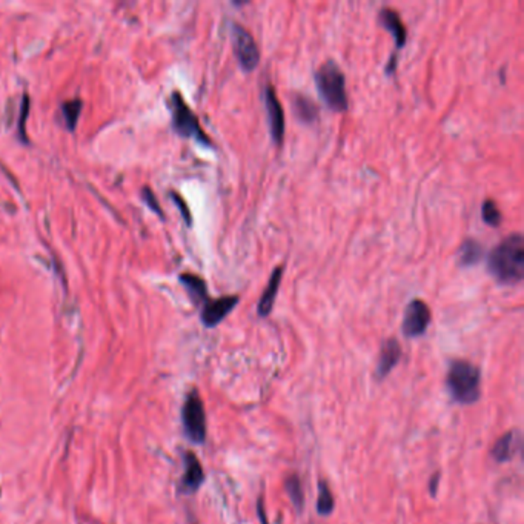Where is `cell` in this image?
Wrapping results in <instances>:
<instances>
[{"label": "cell", "mask_w": 524, "mask_h": 524, "mask_svg": "<svg viewBox=\"0 0 524 524\" xmlns=\"http://www.w3.org/2000/svg\"><path fill=\"white\" fill-rule=\"evenodd\" d=\"M487 269L501 284H516L524 275V240L520 233L510 234L491 251Z\"/></svg>", "instance_id": "6da1fadb"}, {"label": "cell", "mask_w": 524, "mask_h": 524, "mask_svg": "<svg viewBox=\"0 0 524 524\" xmlns=\"http://www.w3.org/2000/svg\"><path fill=\"white\" fill-rule=\"evenodd\" d=\"M480 369L466 360H455L446 376V386L454 401L460 405H472L480 398Z\"/></svg>", "instance_id": "7a4b0ae2"}, {"label": "cell", "mask_w": 524, "mask_h": 524, "mask_svg": "<svg viewBox=\"0 0 524 524\" xmlns=\"http://www.w3.org/2000/svg\"><path fill=\"white\" fill-rule=\"evenodd\" d=\"M317 90L322 95L326 106L333 113H345L348 110V94H346L345 74L333 60L326 62L316 72Z\"/></svg>", "instance_id": "3957f363"}, {"label": "cell", "mask_w": 524, "mask_h": 524, "mask_svg": "<svg viewBox=\"0 0 524 524\" xmlns=\"http://www.w3.org/2000/svg\"><path fill=\"white\" fill-rule=\"evenodd\" d=\"M171 111H173V126L175 133L186 139H194L202 145L211 146L213 142L209 140L206 133L200 126V122L193 110L186 105L180 93H173L171 95Z\"/></svg>", "instance_id": "277c9868"}, {"label": "cell", "mask_w": 524, "mask_h": 524, "mask_svg": "<svg viewBox=\"0 0 524 524\" xmlns=\"http://www.w3.org/2000/svg\"><path fill=\"white\" fill-rule=\"evenodd\" d=\"M182 425L185 435L194 445H203L206 440V414L200 394L195 389L188 394L182 407Z\"/></svg>", "instance_id": "5b68a950"}, {"label": "cell", "mask_w": 524, "mask_h": 524, "mask_svg": "<svg viewBox=\"0 0 524 524\" xmlns=\"http://www.w3.org/2000/svg\"><path fill=\"white\" fill-rule=\"evenodd\" d=\"M231 40H233V50L240 66L246 72L254 71L260 62V51L253 34L244 26L234 23L231 28Z\"/></svg>", "instance_id": "8992f818"}, {"label": "cell", "mask_w": 524, "mask_h": 524, "mask_svg": "<svg viewBox=\"0 0 524 524\" xmlns=\"http://www.w3.org/2000/svg\"><path fill=\"white\" fill-rule=\"evenodd\" d=\"M431 309L423 302L415 298L405 311L403 324H401V331H403L405 337L407 338H417L421 337L427 331L429 324H431Z\"/></svg>", "instance_id": "52a82bcc"}, {"label": "cell", "mask_w": 524, "mask_h": 524, "mask_svg": "<svg viewBox=\"0 0 524 524\" xmlns=\"http://www.w3.org/2000/svg\"><path fill=\"white\" fill-rule=\"evenodd\" d=\"M378 20H380V25L383 26L386 31L391 32V36L394 37V42H396V52H394L391 56L389 62H387V68H386L387 76H391V74L396 71V68H397V52L400 50H403V46L406 43V28H405L403 20H401L398 12L392 8L381 10Z\"/></svg>", "instance_id": "ba28073f"}, {"label": "cell", "mask_w": 524, "mask_h": 524, "mask_svg": "<svg viewBox=\"0 0 524 524\" xmlns=\"http://www.w3.org/2000/svg\"><path fill=\"white\" fill-rule=\"evenodd\" d=\"M263 101L268 113L269 131L272 135V140H274L277 146H280L284 137V113H283V106L280 101H278L277 94L274 91V88H272V85L264 86Z\"/></svg>", "instance_id": "9c48e42d"}, {"label": "cell", "mask_w": 524, "mask_h": 524, "mask_svg": "<svg viewBox=\"0 0 524 524\" xmlns=\"http://www.w3.org/2000/svg\"><path fill=\"white\" fill-rule=\"evenodd\" d=\"M240 302V297L238 295H224L220 298H215V300H209L202 306V323L206 326V328H214V326L220 324L224 318L229 316V312H233V309Z\"/></svg>", "instance_id": "30bf717a"}, {"label": "cell", "mask_w": 524, "mask_h": 524, "mask_svg": "<svg viewBox=\"0 0 524 524\" xmlns=\"http://www.w3.org/2000/svg\"><path fill=\"white\" fill-rule=\"evenodd\" d=\"M183 460H185V472L179 483V492L185 495L195 494L205 481L202 463L194 452H186L183 455Z\"/></svg>", "instance_id": "8fae6325"}, {"label": "cell", "mask_w": 524, "mask_h": 524, "mask_svg": "<svg viewBox=\"0 0 524 524\" xmlns=\"http://www.w3.org/2000/svg\"><path fill=\"white\" fill-rule=\"evenodd\" d=\"M401 358V346L396 338H387L380 349L378 363L376 376L378 380H383L389 376Z\"/></svg>", "instance_id": "7c38bea8"}, {"label": "cell", "mask_w": 524, "mask_h": 524, "mask_svg": "<svg viewBox=\"0 0 524 524\" xmlns=\"http://www.w3.org/2000/svg\"><path fill=\"white\" fill-rule=\"evenodd\" d=\"M282 277H283V266H277L269 277V282L264 288L260 302H258V308L257 312L260 317H268L271 314L272 308H274L275 298L278 294V289H280V283H282Z\"/></svg>", "instance_id": "4fadbf2b"}, {"label": "cell", "mask_w": 524, "mask_h": 524, "mask_svg": "<svg viewBox=\"0 0 524 524\" xmlns=\"http://www.w3.org/2000/svg\"><path fill=\"white\" fill-rule=\"evenodd\" d=\"M520 434L510 431L495 441L492 447V457L496 463H506L515 457L520 449Z\"/></svg>", "instance_id": "5bb4252c"}, {"label": "cell", "mask_w": 524, "mask_h": 524, "mask_svg": "<svg viewBox=\"0 0 524 524\" xmlns=\"http://www.w3.org/2000/svg\"><path fill=\"white\" fill-rule=\"evenodd\" d=\"M180 282L185 286V289L188 291V294L195 304H205L209 297H208V289H206V283L202 280L200 277H197L194 274H182L180 275Z\"/></svg>", "instance_id": "9a60e30c"}, {"label": "cell", "mask_w": 524, "mask_h": 524, "mask_svg": "<svg viewBox=\"0 0 524 524\" xmlns=\"http://www.w3.org/2000/svg\"><path fill=\"white\" fill-rule=\"evenodd\" d=\"M483 257V248L481 244L474 240V238H467L461 243L458 251V262L461 266H474L475 263H478Z\"/></svg>", "instance_id": "2e32d148"}, {"label": "cell", "mask_w": 524, "mask_h": 524, "mask_svg": "<svg viewBox=\"0 0 524 524\" xmlns=\"http://www.w3.org/2000/svg\"><path fill=\"white\" fill-rule=\"evenodd\" d=\"M294 113L298 120L304 122V124H312L318 115L317 105L306 95H297L294 99Z\"/></svg>", "instance_id": "e0dca14e"}, {"label": "cell", "mask_w": 524, "mask_h": 524, "mask_svg": "<svg viewBox=\"0 0 524 524\" xmlns=\"http://www.w3.org/2000/svg\"><path fill=\"white\" fill-rule=\"evenodd\" d=\"M284 491H286V494H288L289 500H291L292 505H294V507L298 510V512H302L303 506H304V494H303L302 481H300V478H298V475L292 474L288 476V478H286Z\"/></svg>", "instance_id": "ac0fdd59"}, {"label": "cell", "mask_w": 524, "mask_h": 524, "mask_svg": "<svg viewBox=\"0 0 524 524\" xmlns=\"http://www.w3.org/2000/svg\"><path fill=\"white\" fill-rule=\"evenodd\" d=\"M336 501H333V495L331 492V487L326 481L318 483V500H317V512L322 516H328L332 514Z\"/></svg>", "instance_id": "d6986e66"}, {"label": "cell", "mask_w": 524, "mask_h": 524, "mask_svg": "<svg viewBox=\"0 0 524 524\" xmlns=\"http://www.w3.org/2000/svg\"><path fill=\"white\" fill-rule=\"evenodd\" d=\"M481 219L486 224H489V226H492V228L500 226L501 213H500L498 206H496V203L492 199H486L485 202H483Z\"/></svg>", "instance_id": "ffe728a7"}, {"label": "cell", "mask_w": 524, "mask_h": 524, "mask_svg": "<svg viewBox=\"0 0 524 524\" xmlns=\"http://www.w3.org/2000/svg\"><path fill=\"white\" fill-rule=\"evenodd\" d=\"M80 110H81V101L79 99L68 100V101H65V104L62 105V114H64V117H65L66 126L70 128V129L76 128L77 120H79V115H80Z\"/></svg>", "instance_id": "44dd1931"}, {"label": "cell", "mask_w": 524, "mask_h": 524, "mask_svg": "<svg viewBox=\"0 0 524 524\" xmlns=\"http://www.w3.org/2000/svg\"><path fill=\"white\" fill-rule=\"evenodd\" d=\"M28 110H30V99L28 95H23V101H22V110H20V120H19V133L20 137L25 140V119L28 117Z\"/></svg>", "instance_id": "7402d4cb"}, {"label": "cell", "mask_w": 524, "mask_h": 524, "mask_svg": "<svg viewBox=\"0 0 524 524\" xmlns=\"http://www.w3.org/2000/svg\"><path fill=\"white\" fill-rule=\"evenodd\" d=\"M143 195H145V197H143V199H145V202L148 203L149 208H151L154 211V213H157V214L162 215L160 208H159V203H157V200H155V195L153 194V191L149 189V188H145V189H143Z\"/></svg>", "instance_id": "603a6c76"}, {"label": "cell", "mask_w": 524, "mask_h": 524, "mask_svg": "<svg viewBox=\"0 0 524 524\" xmlns=\"http://www.w3.org/2000/svg\"><path fill=\"white\" fill-rule=\"evenodd\" d=\"M440 478H441V474L440 472H435L431 476V480H429V492H431L432 496H435V495H437V492H438Z\"/></svg>", "instance_id": "cb8c5ba5"}, {"label": "cell", "mask_w": 524, "mask_h": 524, "mask_svg": "<svg viewBox=\"0 0 524 524\" xmlns=\"http://www.w3.org/2000/svg\"><path fill=\"white\" fill-rule=\"evenodd\" d=\"M173 199H174V202L177 203V205H179V208H182V214H183V217H185L186 223L191 224V214H189V211H188V206L185 205V202H183L177 194L173 195Z\"/></svg>", "instance_id": "d4e9b609"}, {"label": "cell", "mask_w": 524, "mask_h": 524, "mask_svg": "<svg viewBox=\"0 0 524 524\" xmlns=\"http://www.w3.org/2000/svg\"><path fill=\"white\" fill-rule=\"evenodd\" d=\"M257 514H258V518H260L262 524H268L266 512H264V507H263V500H262V498H258V501H257Z\"/></svg>", "instance_id": "484cf974"}]
</instances>
